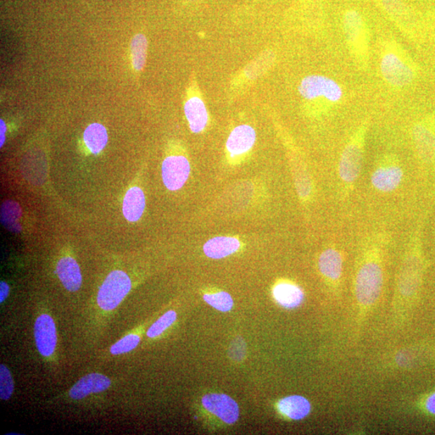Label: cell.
I'll return each instance as SVG.
<instances>
[{
    "mask_svg": "<svg viewBox=\"0 0 435 435\" xmlns=\"http://www.w3.org/2000/svg\"><path fill=\"white\" fill-rule=\"evenodd\" d=\"M184 111L191 130L194 133L203 132L208 122V110L203 100L196 96L188 99Z\"/></svg>",
    "mask_w": 435,
    "mask_h": 435,
    "instance_id": "cell-15",
    "label": "cell"
},
{
    "mask_svg": "<svg viewBox=\"0 0 435 435\" xmlns=\"http://www.w3.org/2000/svg\"><path fill=\"white\" fill-rule=\"evenodd\" d=\"M191 165L183 156H171L163 164V178L165 186L171 191L181 189L187 182Z\"/></svg>",
    "mask_w": 435,
    "mask_h": 435,
    "instance_id": "cell-9",
    "label": "cell"
},
{
    "mask_svg": "<svg viewBox=\"0 0 435 435\" xmlns=\"http://www.w3.org/2000/svg\"><path fill=\"white\" fill-rule=\"evenodd\" d=\"M57 275L63 286L70 292H76L82 286V277L79 264L72 258H61L57 265Z\"/></svg>",
    "mask_w": 435,
    "mask_h": 435,
    "instance_id": "cell-14",
    "label": "cell"
},
{
    "mask_svg": "<svg viewBox=\"0 0 435 435\" xmlns=\"http://www.w3.org/2000/svg\"><path fill=\"white\" fill-rule=\"evenodd\" d=\"M376 244H372L367 251L366 260L357 272L355 290L357 300L362 305L376 303L383 286V271L380 262L377 260L378 252Z\"/></svg>",
    "mask_w": 435,
    "mask_h": 435,
    "instance_id": "cell-1",
    "label": "cell"
},
{
    "mask_svg": "<svg viewBox=\"0 0 435 435\" xmlns=\"http://www.w3.org/2000/svg\"><path fill=\"white\" fill-rule=\"evenodd\" d=\"M426 407L429 412L435 415V393L427 399Z\"/></svg>",
    "mask_w": 435,
    "mask_h": 435,
    "instance_id": "cell-31",
    "label": "cell"
},
{
    "mask_svg": "<svg viewBox=\"0 0 435 435\" xmlns=\"http://www.w3.org/2000/svg\"><path fill=\"white\" fill-rule=\"evenodd\" d=\"M0 124H1V137H0V146H3V144L5 141V132H6V125H5L4 122L3 120L0 121Z\"/></svg>",
    "mask_w": 435,
    "mask_h": 435,
    "instance_id": "cell-32",
    "label": "cell"
},
{
    "mask_svg": "<svg viewBox=\"0 0 435 435\" xmlns=\"http://www.w3.org/2000/svg\"><path fill=\"white\" fill-rule=\"evenodd\" d=\"M277 408L289 420H301L310 414L311 406L308 399L294 395L279 401Z\"/></svg>",
    "mask_w": 435,
    "mask_h": 435,
    "instance_id": "cell-19",
    "label": "cell"
},
{
    "mask_svg": "<svg viewBox=\"0 0 435 435\" xmlns=\"http://www.w3.org/2000/svg\"><path fill=\"white\" fill-rule=\"evenodd\" d=\"M204 408L227 424L235 423L239 418L238 404L229 396L222 393H210L202 400Z\"/></svg>",
    "mask_w": 435,
    "mask_h": 435,
    "instance_id": "cell-10",
    "label": "cell"
},
{
    "mask_svg": "<svg viewBox=\"0 0 435 435\" xmlns=\"http://www.w3.org/2000/svg\"><path fill=\"white\" fill-rule=\"evenodd\" d=\"M145 208V197L141 189L132 187L125 195L122 211L126 220L137 222L141 219Z\"/></svg>",
    "mask_w": 435,
    "mask_h": 435,
    "instance_id": "cell-20",
    "label": "cell"
},
{
    "mask_svg": "<svg viewBox=\"0 0 435 435\" xmlns=\"http://www.w3.org/2000/svg\"><path fill=\"white\" fill-rule=\"evenodd\" d=\"M148 49L147 38L143 34L134 37L131 43V54L133 68L137 71L143 70L146 63Z\"/></svg>",
    "mask_w": 435,
    "mask_h": 435,
    "instance_id": "cell-23",
    "label": "cell"
},
{
    "mask_svg": "<svg viewBox=\"0 0 435 435\" xmlns=\"http://www.w3.org/2000/svg\"><path fill=\"white\" fill-rule=\"evenodd\" d=\"M132 282L127 273L115 270L105 279L98 293L97 302L105 311L115 310L130 292Z\"/></svg>",
    "mask_w": 435,
    "mask_h": 435,
    "instance_id": "cell-6",
    "label": "cell"
},
{
    "mask_svg": "<svg viewBox=\"0 0 435 435\" xmlns=\"http://www.w3.org/2000/svg\"><path fill=\"white\" fill-rule=\"evenodd\" d=\"M241 248L239 239L234 237H219L210 239L204 244L206 256L212 259H222L237 252Z\"/></svg>",
    "mask_w": 435,
    "mask_h": 435,
    "instance_id": "cell-18",
    "label": "cell"
},
{
    "mask_svg": "<svg viewBox=\"0 0 435 435\" xmlns=\"http://www.w3.org/2000/svg\"><path fill=\"white\" fill-rule=\"evenodd\" d=\"M275 56L271 52H267L265 54L262 55L258 58L255 63L249 65V68L246 69L247 75L251 79H255V77L259 76L261 72L266 70L275 61Z\"/></svg>",
    "mask_w": 435,
    "mask_h": 435,
    "instance_id": "cell-27",
    "label": "cell"
},
{
    "mask_svg": "<svg viewBox=\"0 0 435 435\" xmlns=\"http://www.w3.org/2000/svg\"><path fill=\"white\" fill-rule=\"evenodd\" d=\"M203 299L212 308L222 312L230 311L234 305L231 295L226 292L206 294H204Z\"/></svg>",
    "mask_w": 435,
    "mask_h": 435,
    "instance_id": "cell-24",
    "label": "cell"
},
{
    "mask_svg": "<svg viewBox=\"0 0 435 435\" xmlns=\"http://www.w3.org/2000/svg\"><path fill=\"white\" fill-rule=\"evenodd\" d=\"M10 288L6 282H1L0 283V303H3L8 297Z\"/></svg>",
    "mask_w": 435,
    "mask_h": 435,
    "instance_id": "cell-30",
    "label": "cell"
},
{
    "mask_svg": "<svg viewBox=\"0 0 435 435\" xmlns=\"http://www.w3.org/2000/svg\"><path fill=\"white\" fill-rule=\"evenodd\" d=\"M343 29L351 53L360 65H365L369 57V32L358 11L348 10L344 13Z\"/></svg>",
    "mask_w": 435,
    "mask_h": 435,
    "instance_id": "cell-4",
    "label": "cell"
},
{
    "mask_svg": "<svg viewBox=\"0 0 435 435\" xmlns=\"http://www.w3.org/2000/svg\"><path fill=\"white\" fill-rule=\"evenodd\" d=\"M189 1H196V0H189Z\"/></svg>",
    "mask_w": 435,
    "mask_h": 435,
    "instance_id": "cell-33",
    "label": "cell"
},
{
    "mask_svg": "<svg viewBox=\"0 0 435 435\" xmlns=\"http://www.w3.org/2000/svg\"><path fill=\"white\" fill-rule=\"evenodd\" d=\"M412 141L421 159L431 163L435 160V114L428 115L412 127Z\"/></svg>",
    "mask_w": 435,
    "mask_h": 435,
    "instance_id": "cell-8",
    "label": "cell"
},
{
    "mask_svg": "<svg viewBox=\"0 0 435 435\" xmlns=\"http://www.w3.org/2000/svg\"><path fill=\"white\" fill-rule=\"evenodd\" d=\"M256 134L253 128L249 125H239L231 132L227 141V149L232 155H243L253 147Z\"/></svg>",
    "mask_w": 435,
    "mask_h": 435,
    "instance_id": "cell-13",
    "label": "cell"
},
{
    "mask_svg": "<svg viewBox=\"0 0 435 435\" xmlns=\"http://www.w3.org/2000/svg\"><path fill=\"white\" fill-rule=\"evenodd\" d=\"M111 380L100 373H91L83 377L70 390L72 399L81 400L92 393H99L105 391L111 386Z\"/></svg>",
    "mask_w": 435,
    "mask_h": 435,
    "instance_id": "cell-12",
    "label": "cell"
},
{
    "mask_svg": "<svg viewBox=\"0 0 435 435\" xmlns=\"http://www.w3.org/2000/svg\"><path fill=\"white\" fill-rule=\"evenodd\" d=\"M298 92L305 100H322L327 106H336L343 97L341 86L331 77L312 75L301 82Z\"/></svg>",
    "mask_w": 435,
    "mask_h": 435,
    "instance_id": "cell-5",
    "label": "cell"
},
{
    "mask_svg": "<svg viewBox=\"0 0 435 435\" xmlns=\"http://www.w3.org/2000/svg\"><path fill=\"white\" fill-rule=\"evenodd\" d=\"M37 348L44 357L51 356L57 346V330L53 320L49 315L37 317L34 326Z\"/></svg>",
    "mask_w": 435,
    "mask_h": 435,
    "instance_id": "cell-11",
    "label": "cell"
},
{
    "mask_svg": "<svg viewBox=\"0 0 435 435\" xmlns=\"http://www.w3.org/2000/svg\"><path fill=\"white\" fill-rule=\"evenodd\" d=\"M272 294L276 302L287 309L298 308L304 299L303 289L290 282L277 284L273 288Z\"/></svg>",
    "mask_w": 435,
    "mask_h": 435,
    "instance_id": "cell-16",
    "label": "cell"
},
{
    "mask_svg": "<svg viewBox=\"0 0 435 435\" xmlns=\"http://www.w3.org/2000/svg\"><path fill=\"white\" fill-rule=\"evenodd\" d=\"M343 258L336 248H328L320 256L319 267L322 275L328 280L336 282L343 272Z\"/></svg>",
    "mask_w": 435,
    "mask_h": 435,
    "instance_id": "cell-17",
    "label": "cell"
},
{
    "mask_svg": "<svg viewBox=\"0 0 435 435\" xmlns=\"http://www.w3.org/2000/svg\"><path fill=\"white\" fill-rule=\"evenodd\" d=\"M367 127L366 125H362L355 132L340 156L338 175L347 189L353 187L360 175L364 163Z\"/></svg>",
    "mask_w": 435,
    "mask_h": 435,
    "instance_id": "cell-2",
    "label": "cell"
},
{
    "mask_svg": "<svg viewBox=\"0 0 435 435\" xmlns=\"http://www.w3.org/2000/svg\"><path fill=\"white\" fill-rule=\"evenodd\" d=\"M83 139L89 150L94 154H98L108 144V132L102 125L92 124L87 127Z\"/></svg>",
    "mask_w": 435,
    "mask_h": 435,
    "instance_id": "cell-22",
    "label": "cell"
},
{
    "mask_svg": "<svg viewBox=\"0 0 435 435\" xmlns=\"http://www.w3.org/2000/svg\"><path fill=\"white\" fill-rule=\"evenodd\" d=\"M241 351L243 353H245V345L244 341L241 340V341L234 342L231 346V356L233 359L235 360H241V355H239L238 351Z\"/></svg>",
    "mask_w": 435,
    "mask_h": 435,
    "instance_id": "cell-29",
    "label": "cell"
},
{
    "mask_svg": "<svg viewBox=\"0 0 435 435\" xmlns=\"http://www.w3.org/2000/svg\"><path fill=\"white\" fill-rule=\"evenodd\" d=\"M14 392V382L12 374L4 365H0V398L8 401Z\"/></svg>",
    "mask_w": 435,
    "mask_h": 435,
    "instance_id": "cell-26",
    "label": "cell"
},
{
    "mask_svg": "<svg viewBox=\"0 0 435 435\" xmlns=\"http://www.w3.org/2000/svg\"><path fill=\"white\" fill-rule=\"evenodd\" d=\"M139 341L141 338L137 334H128L111 346V353L117 355L130 353L137 347Z\"/></svg>",
    "mask_w": 435,
    "mask_h": 435,
    "instance_id": "cell-28",
    "label": "cell"
},
{
    "mask_svg": "<svg viewBox=\"0 0 435 435\" xmlns=\"http://www.w3.org/2000/svg\"><path fill=\"white\" fill-rule=\"evenodd\" d=\"M383 6L392 18L398 22L401 26L412 30L416 27V21L410 10L401 0H383Z\"/></svg>",
    "mask_w": 435,
    "mask_h": 435,
    "instance_id": "cell-21",
    "label": "cell"
},
{
    "mask_svg": "<svg viewBox=\"0 0 435 435\" xmlns=\"http://www.w3.org/2000/svg\"><path fill=\"white\" fill-rule=\"evenodd\" d=\"M403 177L404 172L399 160L393 155H386L378 161L372 171L371 183L379 192L392 193L401 186Z\"/></svg>",
    "mask_w": 435,
    "mask_h": 435,
    "instance_id": "cell-7",
    "label": "cell"
},
{
    "mask_svg": "<svg viewBox=\"0 0 435 435\" xmlns=\"http://www.w3.org/2000/svg\"><path fill=\"white\" fill-rule=\"evenodd\" d=\"M177 320V314L174 310H170L167 312L164 315L161 316L160 319L153 323L150 327L147 332V336L149 338H156L160 336L166 329H168L171 325L174 324V322Z\"/></svg>",
    "mask_w": 435,
    "mask_h": 435,
    "instance_id": "cell-25",
    "label": "cell"
},
{
    "mask_svg": "<svg viewBox=\"0 0 435 435\" xmlns=\"http://www.w3.org/2000/svg\"><path fill=\"white\" fill-rule=\"evenodd\" d=\"M380 67L384 80L394 87L409 86L417 75L415 63L403 50L394 46L384 50Z\"/></svg>",
    "mask_w": 435,
    "mask_h": 435,
    "instance_id": "cell-3",
    "label": "cell"
}]
</instances>
